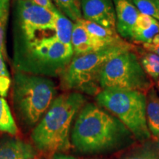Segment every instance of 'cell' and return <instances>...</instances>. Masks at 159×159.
Here are the masks:
<instances>
[{
    "instance_id": "11",
    "label": "cell",
    "mask_w": 159,
    "mask_h": 159,
    "mask_svg": "<svg viewBox=\"0 0 159 159\" xmlns=\"http://www.w3.org/2000/svg\"><path fill=\"white\" fill-rule=\"evenodd\" d=\"M77 22L80 24L91 35L97 51L125 41L120 37L116 30L106 28L98 24L85 20L83 18Z\"/></svg>"
},
{
    "instance_id": "29",
    "label": "cell",
    "mask_w": 159,
    "mask_h": 159,
    "mask_svg": "<svg viewBox=\"0 0 159 159\" xmlns=\"http://www.w3.org/2000/svg\"><path fill=\"white\" fill-rule=\"evenodd\" d=\"M150 43H152V44H154V45L159 44V34H157L156 35H155Z\"/></svg>"
},
{
    "instance_id": "31",
    "label": "cell",
    "mask_w": 159,
    "mask_h": 159,
    "mask_svg": "<svg viewBox=\"0 0 159 159\" xmlns=\"http://www.w3.org/2000/svg\"><path fill=\"white\" fill-rule=\"evenodd\" d=\"M30 1H32V0H30Z\"/></svg>"
},
{
    "instance_id": "14",
    "label": "cell",
    "mask_w": 159,
    "mask_h": 159,
    "mask_svg": "<svg viewBox=\"0 0 159 159\" xmlns=\"http://www.w3.org/2000/svg\"><path fill=\"white\" fill-rule=\"evenodd\" d=\"M146 116L151 136L159 139V96L154 86L146 94Z\"/></svg>"
},
{
    "instance_id": "25",
    "label": "cell",
    "mask_w": 159,
    "mask_h": 159,
    "mask_svg": "<svg viewBox=\"0 0 159 159\" xmlns=\"http://www.w3.org/2000/svg\"><path fill=\"white\" fill-rule=\"evenodd\" d=\"M36 5L41 6V7H44L49 10L52 12H55L57 9L55 6L53 5L52 0H32Z\"/></svg>"
},
{
    "instance_id": "16",
    "label": "cell",
    "mask_w": 159,
    "mask_h": 159,
    "mask_svg": "<svg viewBox=\"0 0 159 159\" xmlns=\"http://www.w3.org/2000/svg\"><path fill=\"white\" fill-rule=\"evenodd\" d=\"M73 27L74 24L72 21L58 9L55 11V35L60 41L68 46H71Z\"/></svg>"
},
{
    "instance_id": "30",
    "label": "cell",
    "mask_w": 159,
    "mask_h": 159,
    "mask_svg": "<svg viewBox=\"0 0 159 159\" xmlns=\"http://www.w3.org/2000/svg\"><path fill=\"white\" fill-rule=\"evenodd\" d=\"M156 88L158 89V90L159 91V77L158 78V80L156 81Z\"/></svg>"
},
{
    "instance_id": "2",
    "label": "cell",
    "mask_w": 159,
    "mask_h": 159,
    "mask_svg": "<svg viewBox=\"0 0 159 159\" xmlns=\"http://www.w3.org/2000/svg\"><path fill=\"white\" fill-rule=\"evenodd\" d=\"M74 57L71 46L55 35L28 42L13 43V64L16 71L43 77L61 76Z\"/></svg>"
},
{
    "instance_id": "15",
    "label": "cell",
    "mask_w": 159,
    "mask_h": 159,
    "mask_svg": "<svg viewBox=\"0 0 159 159\" xmlns=\"http://www.w3.org/2000/svg\"><path fill=\"white\" fill-rule=\"evenodd\" d=\"M119 159H159V139H150L130 149Z\"/></svg>"
},
{
    "instance_id": "6",
    "label": "cell",
    "mask_w": 159,
    "mask_h": 159,
    "mask_svg": "<svg viewBox=\"0 0 159 159\" xmlns=\"http://www.w3.org/2000/svg\"><path fill=\"white\" fill-rule=\"evenodd\" d=\"M99 106L116 116L142 142L150 139L146 116V94L139 91L102 89L96 96Z\"/></svg>"
},
{
    "instance_id": "26",
    "label": "cell",
    "mask_w": 159,
    "mask_h": 159,
    "mask_svg": "<svg viewBox=\"0 0 159 159\" xmlns=\"http://www.w3.org/2000/svg\"><path fill=\"white\" fill-rule=\"evenodd\" d=\"M142 48L145 51L150 52H153L159 55V44L154 45L150 43H142Z\"/></svg>"
},
{
    "instance_id": "3",
    "label": "cell",
    "mask_w": 159,
    "mask_h": 159,
    "mask_svg": "<svg viewBox=\"0 0 159 159\" xmlns=\"http://www.w3.org/2000/svg\"><path fill=\"white\" fill-rule=\"evenodd\" d=\"M85 102V97L76 91L57 97L32 133L38 150L45 152L69 150L71 123Z\"/></svg>"
},
{
    "instance_id": "9",
    "label": "cell",
    "mask_w": 159,
    "mask_h": 159,
    "mask_svg": "<svg viewBox=\"0 0 159 159\" xmlns=\"http://www.w3.org/2000/svg\"><path fill=\"white\" fill-rule=\"evenodd\" d=\"M81 4L83 19L116 30V11L113 0H81Z\"/></svg>"
},
{
    "instance_id": "5",
    "label": "cell",
    "mask_w": 159,
    "mask_h": 159,
    "mask_svg": "<svg viewBox=\"0 0 159 159\" xmlns=\"http://www.w3.org/2000/svg\"><path fill=\"white\" fill-rule=\"evenodd\" d=\"M56 95L55 83L47 77L16 71L13 102L21 122L31 128L46 114Z\"/></svg>"
},
{
    "instance_id": "20",
    "label": "cell",
    "mask_w": 159,
    "mask_h": 159,
    "mask_svg": "<svg viewBox=\"0 0 159 159\" xmlns=\"http://www.w3.org/2000/svg\"><path fill=\"white\" fill-rule=\"evenodd\" d=\"M10 11V0H0V53L7 59L5 35Z\"/></svg>"
},
{
    "instance_id": "18",
    "label": "cell",
    "mask_w": 159,
    "mask_h": 159,
    "mask_svg": "<svg viewBox=\"0 0 159 159\" xmlns=\"http://www.w3.org/2000/svg\"><path fill=\"white\" fill-rule=\"evenodd\" d=\"M57 8L71 21L77 22L83 19L81 0H53Z\"/></svg>"
},
{
    "instance_id": "12",
    "label": "cell",
    "mask_w": 159,
    "mask_h": 159,
    "mask_svg": "<svg viewBox=\"0 0 159 159\" xmlns=\"http://www.w3.org/2000/svg\"><path fill=\"white\" fill-rule=\"evenodd\" d=\"M0 159H39V156L30 144L11 139L0 142Z\"/></svg>"
},
{
    "instance_id": "4",
    "label": "cell",
    "mask_w": 159,
    "mask_h": 159,
    "mask_svg": "<svg viewBox=\"0 0 159 159\" xmlns=\"http://www.w3.org/2000/svg\"><path fill=\"white\" fill-rule=\"evenodd\" d=\"M136 49V46L125 40L97 52L73 57L60 76L61 88L97 96L102 91L99 77L105 63L123 52Z\"/></svg>"
},
{
    "instance_id": "19",
    "label": "cell",
    "mask_w": 159,
    "mask_h": 159,
    "mask_svg": "<svg viewBox=\"0 0 159 159\" xmlns=\"http://www.w3.org/2000/svg\"><path fill=\"white\" fill-rule=\"evenodd\" d=\"M0 132L16 135L19 132L17 125L12 116L11 109L4 97H0Z\"/></svg>"
},
{
    "instance_id": "8",
    "label": "cell",
    "mask_w": 159,
    "mask_h": 159,
    "mask_svg": "<svg viewBox=\"0 0 159 159\" xmlns=\"http://www.w3.org/2000/svg\"><path fill=\"white\" fill-rule=\"evenodd\" d=\"M55 32V12L30 0H16L13 19V43L28 42Z\"/></svg>"
},
{
    "instance_id": "21",
    "label": "cell",
    "mask_w": 159,
    "mask_h": 159,
    "mask_svg": "<svg viewBox=\"0 0 159 159\" xmlns=\"http://www.w3.org/2000/svg\"><path fill=\"white\" fill-rule=\"evenodd\" d=\"M159 34V21L155 19L154 22L148 29H134L132 41L136 43H151L155 35Z\"/></svg>"
},
{
    "instance_id": "28",
    "label": "cell",
    "mask_w": 159,
    "mask_h": 159,
    "mask_svg": "<svg viewBox=\"0 0 159 159\" xmlns=\"http://www.w3.org/2000/svg\"><path fill=\"white\" fill-rule=\"evenodd\" d=\"M52 159H77V158H75V157L66 156V155H63V154H56L53 156Z\"/></svg>"
},
{
    "instance_id": "22",
    "label": "cell",
    "mask_w": 159,
    "mask_h": 159,
    "mask_svg": "<svg viewBox=\"0 0 159 159\" xmlns=\"http://www.w3.org/2000/svg\"><path fill=\"white\" fill-rule=\"evenodd\" d=\"M144 15L150 16L159 21V0H131Z\"/></svg>"
},
{
    "instance_id": "1",
    "label": "cell",
    "mask_w": 159,
    "mask_h": 159,
    "mask_svg": "<svg viewBox=\"0 0 159 159\" xmlns=\"http://www.w3.org/2000/svg\"><path fill=\"white\" fill-rule=\"evenodd\" d=\"M134 138L119 119L93 103L83 105L71 132L72 144L83 153H105L119 150L132 144Z\"/></svg>"
},
{
    "instance_id": "24",
    "label": "cell",
    "mask_w": 159,
    "mask_h": 159,
    "mask_svg": "<svg viewBox=\"0 0 159 159\" xmlns=\"http://www.w3.org/2000/svg\"><path fill=\"white\" fill-rule=\"evenodd\" d=\"M11 84V80L10 77L0 76V97H7Z\"/></svg>"
},
{
    "instance_id": "17",
    "label": "cell",
    "mask_w": 159,
    "mask_h": 159,
    "mask_svg": "<svg viewBox=\"0 0 159 159\" xmlns=\"http://www.w3.org/2000/svg\"><path fill=\"white\" fill-rule=\"evenodd\" d=\"M136 53L143 69L152 80L156 81L159 77V55L153 52L137 48Z\"/></svg>"
},
{
    "instance_id": "10",
    "label": "cell",
    "mask_w": 159,
    "mask_h": 159,
    "mask_svg": "<svg viewBox=\"0 0 159 159\" xmlns=\"http://www.w3.org/2000/svg\"><path fill=\"white\" fill-rule=\"evenodd\" d=\"M116 11V30L124 40L132 41L134 29L140 12L131 0H113Z\"/></svg>"
},
{
    "instance_id": "7",
    "label": "cell",
    "mask_w": 159,
    "mask_h": 159,
    "mask_svg": "<svg viewBox=\"0 0 159 159\" xmlns=\"http://www.w3.org/2000/svg\"><path fill=\"white\" fill-rule=\"evenodd\" d=\"M136 50L125 52L105 63L99 77L102 90L125 89L146 94L154 86L153 80L142 68Z\"/></svg>"
},
{
    "instance_id": "13",
    "label": "cell",
    "mask_w": 159,
    "mask_h": 159,
    "mask_svg": "<svg viewBox=\"0 0 159 159\" xmlns=\"http://www.w3.org/2000/svg\"><path fill=\"white\" fill-rule=\"evenodd\" d=\"M71 46L75 56L97 52L91 35L79 22L74 24L71 35Z\"/></svg>"
},
{
    "instance_id": "27",
    "label": "cell",
    "mask_w": 159,
    "mask_h": 159,
    "mask_svg": "<svg viewBox=\"0 0 159 159\" xmlns=\"http://www.w3.org/2000/svg\"><path fill=\"white\" fill-rule=\"evenodd\" d=\"M0 76L10 77V74L5 63V59L1 53H0Z\"/></svg>"
},
{
    "instance_id": "23",
    "label": "cell",
    "mask_w": 159,
    "mask_h": 159,
    "mask_svg": "<svg viewBox=\"0 0 159 159\" xmlns=\"http://www.w3.org/2000/svg\"><path fill=\"white\" fill-rule=\"evenodd\" d=\"M154 18L150 16L144 15L140 13L137 18L136 25H135L134 28L139 30H145L148 29L152 25V23L155 21Z\"/></svg>"
}]
</instances>
